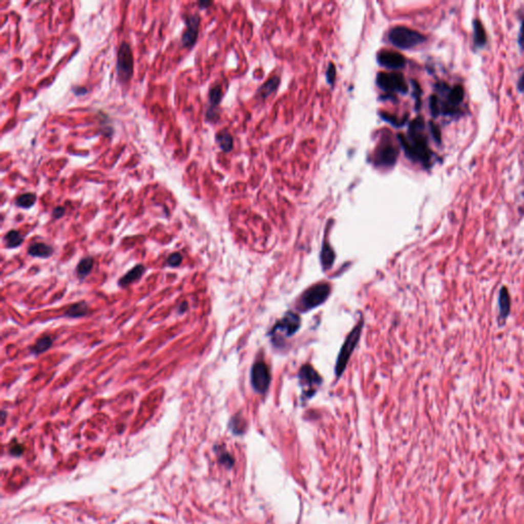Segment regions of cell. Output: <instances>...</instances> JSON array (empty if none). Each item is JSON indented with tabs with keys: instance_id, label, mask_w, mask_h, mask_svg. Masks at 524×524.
<instances>
[{
	"instance_id": "23",
	"label": "cell",
	"mask_w": 524,
	"mask_h": 524,
	"mask_svg": "<svg viewBox=\"0 0 524 524\" xmlns=\"http://www.w3.org/2000/svg\"><path fill=\"white\" fill-rule=\"evenodd\" d=\"M93 266V259L91 257H86L82 259L77 266V275L80 279H84L88 276Z\"/></svg>"
},
{
	"instance_id": "7",
	"label": "cell",
	"mask_w": 524,
	"mask_h": 524,
	"mask_svg": "<svg viewBox=\"0 0 524 524\" xmlns=\"http://www.w3.org/2000/svg\"><path fill=\"white\" fill-rule=\"evenodd\" d=\"M300 327V319L298 316L288 312L271 331L274 339H287L293 336Z\"/></svg>"
},
{
	"instance_id": "25",
	"label": "cell",
	"mask_w": 524,
	"mask_h": 524,
	"mask_svg": "<svg viewBox=\"0 0 524 524\" xmlns=\"http://www.w3.org/2000/svg\"><path fill=\"white\" fill-rule=\"evenodd\" d=\"M221 97H222V89L220 87V85H215L213 86L210 91H209V101H210V107L211 108H216L220 101H221Z\"/></svg>"
},
{
	"instance_id": "12",
	"label": "cell",
	"mask_w": 524,
	"mask_h": 524,
	"mask_svg": "<svg viewBox=\"0 0 524 524\" xmlns=\"http://www.w3.org/2000/svg\"><path fill=\"white\" fill-rule=\"evenodd\" d=\"M397 159V151L392 145H384L380 148L376 155V164L380 166H393Z\"/></svg>"
},
{
	"instance_id": "21",
	"label": "cell",
	"mask_w": 524,
	"mask_h": 524,
	"mask_svg": "<svg viewBox=\"0 0 524 524\" xmlns=\"http://www.w3.org/2000/svg\"><path fill=\"white\" fill-rule=\"evenodd\" d=\"M37 200V197L35 194L33 193H26V194H23L20 195L19 197L16 198L15 200V205L19 208H24V209H29L31 208L35 202Z\"/></svg>"
},
{
	"instance_id": "18",
	"label": "cell",
	"mask_w": 524,
	"mask_h": 524,
	"mask_svg": "<svg viewBox=\"0 0 524 524\" xmlns=\"http://www.w3.org/2000/svg\"><path fill=\"white\" fill-rule=\"evenodd\" d=\"M89 309H88V306L85 302H78L72 306H70L65 316L68 317V318H81V317H84L88 313Z\"/></svg>"
},
{
	"instance_id": "35",
	"label": "cell",
	"mask_w": 524,
	"mask_h": 524,
	"mask_svg": "<svg viewBox=\"0 0 524 524\" xmlns=\"http://www.w3.org/2000/svg\"><path fill=\"white\" fill-rule=\"evenodd\" d=\"M518 89H519V91H521V92H523L524 91V73L523 75H522V76L520 77V79H519V82H518Z\"/></svg>"
},
{
	"instance_id": "22",
	"label": "cell",
	"mask_w": 524,
	"mask_h": 524,
	"mask_svg": "<svg viewBox=\"0 0 524 524\" xmlns=\"http://www.w3.org/2000/svg\"><path fill=\"white\" fill-rule=\"evenodd\" d=\"M4 242L8 248H16L24 242V237L16 230H10L5 235Z\"/></svg>"
},
{
	"instance_id": "3",
	"label": "cell",
	"mask_w": 524,
	"mask_h": 524,
	"mask_svg": "<svg viewBox=\"0 0 524 524\" xmlns=\"http://www.w3.org/2000/svg\"><path fill=\"white\" fill-rule=\"evenodd\" d=\"M330 286L326 283L318 284L312 286L308 290L304 292L299 300V307L301 310L306 311L318 307L322 303H324L330 295Z\"/></svg>"
},
{
	"instance_id": "9",
	"label": "cell",
	"mask_w": 524,
	"mask_h": 524,
	"mask_svg": "<svg viewBox=\"0 0 524 524\" xmlns=\"http://www.w3.org/2000/svg\"><path fill=\"white\" fill-rule=\"evenodd\" d=\"M185 22V30L181 36V43L184 47L191 48L193 47L199 36V29L201 17L199 14H190L184 16Z\"/></svg>"
},
{
	"instance_id": "2",
	"label": "cell",
	"mask_w": 524,
	"mask_h": 524,
	"mask_svg": "<svg viewBox=\"0 0 524 524\" xmlns=\"http://www.w3.org/2000/svg\"><path fill=\"white\" fill-rule=\"evenodd\" d=\"M389 41L402 49H410L425 42L426 37L421 33L407 27L397 26L392 28L388 34Z\"/></svg>"
},
{
	"instance_id": "33",
	"label": "cell",
	"mask_w": 524,
	"mask_h": 524,
	"mask_svg": "<svg viewBox=\"0 0 524 524\" xmlns=\"http://www.w3.org/2000/svg\"><path fill=\"white\" fill-rule=\"evenodd\" d=\"M73 91H74L77 95H82V94L87 93V90H86V88H84V87H76V88H74V90H73Z\"/></svg>"
},
{
	"instance_id": "31",
	"label": "cell",
	"mask_w": 524,
	"mask_h": 524,
	"mask_svg": "<svg viewBox=\"0 0 524 524\" xmlns=\"http://www.w3.org/2000/svg\"><path fill=\"white\" fill-rule=\"evenodd\" d=\"M430 128H431V131H432V134H433L434 138H435L437 141H439V140H441V132H439V128H438L436 125H434L432 122H431V124H430Z\"/></svg>"
},
{
	"instance_id": "26",
	"label": "cell",
	"mask_w": 524,
	"mask_h": 524,
	"mask_svg": "<svg viewBox=\"0 0 524 524\" xmlns=\"http://www.w3.org/2000/svg\"><path fill=\"white\" fill-rule=\"evenodd\" d=\"M322 261H323V265L325 266V268H328L330 267V265L333 263L334 261V252L333 250L330 248L329 245H325L324 248H323V252H322Z\"/></svg>"
},
{
	"instance_id": "14",
	"label": "cell",
	"mask_w": 524,
	"mask_h": 524,
	"mask_svg": "<svg viewBox=\"0 0 524 524\" xmlns=\"http://www.w3.org/2000/svg\"><path fill=\"white\" fill-rule=\"evenodd\" d=\"M499 306H500V318L505 320L509 317L511 310V299L510 294L507 288L503 287L500 291L499 296Z\"/></svg>"
},
{
	"instance_id": "1",
	"label": "cell",
	"mask_w": 524,
	"mask_h": 524,
	"mask_svg": "<svg viewBox=\"0 0 524 524\" xmlns=\"http://www.w3.org/2000/svg\"><path fill=\"white\" fill-rule=\"evenodd\" d=\"M424 120L422 117L416 118L410 125L408 137L400 134L399 138L407 156L415 162L422 163L425 167L430 164L432 152L424 134Z\"/></svg>"
},
{
	"instance_id": "8",
	"label": "cell",
	"mask_w": 524,
	"mask_h": 524,
	"mask_svg": "<svg viewBox=\"0 0 524 524\" xmlns=\"http://www.w3.org/2000/svg\"><path fill=\"white\" fill-rule=\"evenodd\" d=\"M251 383L255 391L258 393H264L270 384V373L269 369L263 362H257L254 364L251 370Z\"/></svg>"
},
{
	"instance_id": "28",
	"label": "cell",
	"mask_w": 524,
	"mask_h": 524,
	"mask_svg": "<svg viewBox=\"0 0 524 524\" xmlns=\"http://www.w3.org/2000/svg\"><path fill=\"white\" fill-rule=\"evenodd\" d=\"M181 261H182V257H181V255H180V254H178V253H173V254H171V255L168 257V259H167V264H168L169 266L176 267V266H178V265L181 263Z\"/></svg>"
},
{
	"instance_id": "15",
	"label": "cell",
	"mask_w": 524,
	"mask_h": 524,
	"mask_svg": "<svg viewBox=\"0 0 524 524\" xmlns=\"http://www.w3.org/2000/svg\"><path fill=\"white\" fill-rule=\"evenodd\" d=\"M144 270H145V268L143 265H136L135 267H133L131 270H129L124 277H122L119 280V286L127 287L130 284H133L134 282L138 281L141 278Z\"/></svg>"
},
{
	"instance_id": "32",
	"label": "cell",
	"mask_w": 524,
	"mask_h": 524,
	"mask_svg": "<svg viewBox=\"0 0 524 524\" xmlns=\"http://www.w3.org/2000/svg\"><path fill=\"white\" fill-rule=\"evenodd\" d=\"M518 42H519L520 47L524 50V19L522 20V24H521L520 33H519V37H518Z\"/></svg>"
},
{
	"instance_id": "20",
	"label": "cell",
	"mask_w": 524,
	"mask_h": 524,
	"mask_svg": "<svg viewBox=\"0 0 524 524\" xmlns=\"http://www.w3.org/2000/svg\"><path fill=\"white\" fill-rule=\"evenodd\" d=\"M474 41L478 47H483L487 43V34L480 20L474 22Z\"/></svg>"
},
{
	"instance_id": "13",
	"label": "cell",
	"mask_w": 524,
	"mask_h": 524,
	"mask_svg": "<svg viewBox=\"0 0 524 524\" xmlns=\"http://www.w3.org/2000/svg\"><path fill=\"white\" fill-rule=\"evenodd\" d=\"M299 377L301 380V384L304 385L305 387H307V390L311 389L312 392H315V390L312 389V386L320 385L322 382V379L318 375V373L313 370L312 367H310L308 365L302 367V369L299 373Z\"/></svg>"
},
{
	"instance_id": "27",
	"label": "cell",
	"mask_w": 524,
	"mask_h": 524,
	"mask_svg": "<svg viewBox=\"0 0 524 524\" xmlns=\"http://www.w3.org/2000/svg\"><path fill=\"white\" fill-rule=\"evenodd\" d=\"M430 111L432 113V116L434 117H437L438 114L441 113V103L436 95H432L430 97Z\"/></svg>"
},
{
	"instance_id": "16",
	"label": "cell",
	"mask_w": 524,
	"mask_h": 524,
	"mask_svg": "<svg viewBox=\"0 0 524 524\" xmlns=\"http://www.w3.org/2000/svg\"><path fill=\"white\" fill-rule=\"evenodd\" d=\"M52 252H53L52 248L45 243H34L28 249V253L31 256L41 258L49 257L52 254Z\"/></svg>"
},
{
	"instance_id": "5",
	"label": "cell",
	"mask_w": 524,
	"mask_h": 524,
	"mask_svg": "<svg viewBox=\"0 0 524 524\" xmlns=\"http://www.w3.org/2000/svg\"><path fill=\"white\" fill-rule=\"evenodd\" d=\"M362 327H363V325L360 324L351 331V333L348 335V337L346 338V341L344 342V344L341 348V351L339 353V357H338V360L336 363V375L338 377L341 376L342 373L344 372V370L347 366V363L349 361V358L352 354V352L360 340Z\"/></svg>"
},
{
	"instance_id": "10",
	"label": "cell",
	"mask_w": 524,
	"mask_h": 524,
	"mask_svg": "<svg viewBox=\"0 0 524 524\" xmlns=\"http://www.w3.org/2000/svg\"><path fill=\"white\" fill-rule=\"evenodd\" d=\"M464 88L461 85H456L448 89L447 99L442 103L441 111L446 115H453L458 112V106L463 101Z\"/></svg>"
},
{
	"instance_id": "29",
	"label": "cell",
	"mask_w": 524,
	"mask_h": 524,
	"mask_svg": "<svg viewBox=\"0 0 524 524\" xmlns=\"http://www.w3.org/2000/svg\"><path fill=\"white\" fill-rule=\"evenodd\" d=\"M326 78H327V81L330 85H333L334 82H335V78H336V68L333 64H330L329 65V68L326 72Z\"/></svg>"
},
{
	"instance_id": "11",
	"label": "cell",
	"mask_w": 524,
	"mask_h": 524,
	"mask_svg": "<svg viewBox=\"0 0 524 524\" xmlns=\"http://www.w3.org/2000/svg\"><path fill=\"white\" fill-rule=\"evenodd\" d=\"M378 62L389 69H402L406 66V58L399 52L383 50L378 54Z\"/></svg>"
},
{
	"instance_id": "36",
	"label": "cell",
	"mask_w": 524,
	"mask_h": 524,
	"mask_svg": "<svg viewBox=\"0 0 524 524\" xmlns=\"http://www.w3.org/2000/svg\"><path fill=\"white\" fill-rule=\"evenodd\" d=\"M179 307H181V310H179V312H180V313H183V312L187 309V303H186V302H183V304H182L181 306H179Z\"/></svg>"
},
{
	"instance_id": "4",
	"label": "cell",
	"mask_w": 524,
	"mask_h": 524,
	"mask_svg": "<svg viewBox=\"0 0 524 524\" xmlns=\"http://www.w3.org/2000/svg\"><path fill=\"white\" fill-rule=\"evenodd\" d=\"M133 54L130 45L127 42H122L119 46L117 53V67L116 72L118 79L126 83L128 82L133 74Z\"/></svg>"
},
{
	"instance_id": "6",
	"label": "cell",
	"mask_w": 524,
	"mask_h": 524,
	"mask_svg": "<svg viewBox=\"0 0 524 524\" xmlns=\"http://www.w3.org/2000/svg\"><path fill=\"white\" fill-rule=\"evenodd\" d=\"M377 84L380 88L389 92H408V84L402 74L399 73H379L377 76Z\"/></svg>"
},
{
	"instance_id": "24",
	"label": "cell",
	"mask_w": 524,
	"mask_h": 524,
	"mask_svg": "<svg viewBox=\"0 0 524 524\" xmlns=\"http://www.w3.org/2000/svg\"><path fill=\"white\" fill-rule=\"evenodd\" d=\"M51 345H52V339L50 337H42L32 347V352L35 355H38V354L43 353L46 350H48L51 347Z\"/></svg>"
},
{
	"instance_id": "34",
	"label": "cell",
	"mask_w": 524,
	"mask_h": 524,
	"mask_svg": "<svg viewBox=\"0 0 524 524\" xmlns=\"http://www.w3.org/2000/svg\"><path fill=\"white\" fill-rule=\"evenodd\" d=\"M212 2L211 1H199L198 2V5L201 7V8H207L209 5H211Z\"/></svg>"
},
{
	"instance_id": "30",
	"label": "cell",
	"mask_w": 524,
	"mask_h": 524,
	"mask_svg": "<svg viewBox=\"0 0 524 524\" xmlns=\"http://www.w3.org/2000/svg\"><path fill=\"white\" fill-rule=\"evenodd\" d=\"M65 215V208L64 207H56L52 211L53 218H60Z\"/></svg>"
},
{
	"instance_id": "17",
	"label": "cell",
	"mask_w": 524,
	"mask_h": 524,
	"mask_svg": "<svg viewBox=\"0 0 524 524\" xmlns=\"http://www.w3.org/2000/svg\"><path fill=\"white\" fill-rule=\"evenodd\" d=\"M216 142L218 143L221 151L228 153L233 150L234 139L227 131H221L216 135Z\"/></svg>"
},
{
	"instance_id": "19",
	"label": "cell",
	"mask_w": 524,
	"mask_h": 524,
	"mask_svg": "<svg viewBox=\"0 0 524 524\" xmlns=\"http://www.w3.org/2000/svg\"><path fill=\"white\" fill-rule=\"evenodd\" d=\"M280 85V78L279 77H273L270 78L266 83H264L261 88L259 89V94L262 98H265L269 96L271 93H274L278 86Z\"/></svg>"
}]
</instances>
